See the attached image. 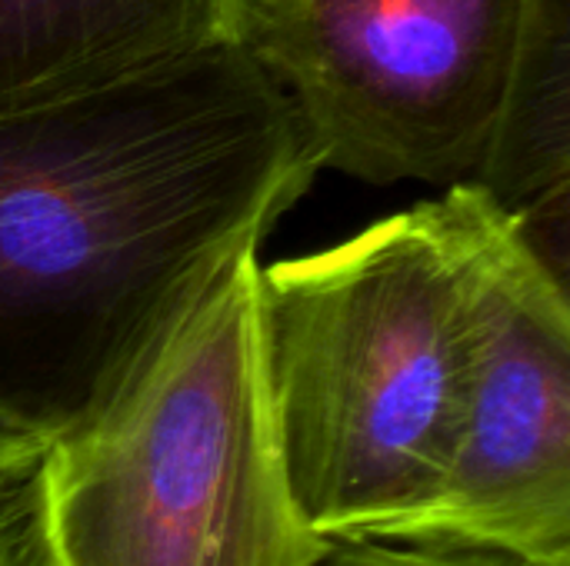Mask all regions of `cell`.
I'll use <instances>...</instances> for the list:
<instances>
[{
  "mask_svg": "<svg viewBox=\"0 0 570 566\" xmlns=\"http://www.w3.org/2000/svg\"><path fill=\"white\" fill-rule=\"evenodd\" d=\"M261 244L230 254L114 397L47 444L50 566H311L267 377Z\"/></svg>",
  "mask_w": 570,
  "mask_h": 566,
  "instance_id": "3",
  "label": "cell"
},
{
  "mask_svg": "<svg viewBox=\"0 0 570 566\" xmlns=\"http://www.w3.org/2000/svg\"><path fill=\"white\" fill-rule=\"evenodd\" d=\"M43 450H47V440L43 437L30 434L27 427L7 420L0 414V477L37 467L40 457H43Z\"/></svg>",
  "mask_w": 570,
  "mask_h": 566,
  "instance_id": "10",
  "label": "cell"
},
{
  "mask_svg": "<svg viewBox=\"0 0 570 566\" xmlns=\"http://www.w3.org/2000/svg\"><path fill=\"white\" fill-rule=\"evenodd\" d=\"M521 0H230L237 43L294 107L321 170L471 183L494 143Z\"/></svg>",
  "mask_w": 570,
  "mask_h": 566,
  "instance_id": "4",
  "label": "cell"
},
{
  "mask_svg": "<svg viewBox=\"0 0 570 566\" xmlns=\"http://www.w3.org/2000/svg\"><path fill=\"white\" fill-rule=\"evenodd\" d=\"M37 467L0 477V566H50Z\"/></svg>",
  "mask_w": 570,
  "mask_h": 566,
  "instance_id": "8",
  "label": "cell"
},
{
  "mask_svg": "<svg viewBox=\"0 0 570 566\" xmlns=\"http://www.w3.org/2000/svg\"><path fill=\"white\" fill-rule=\"evenodd\" d=\"M394 544L570 566V290L494 200L454 444Z\"/></svg>",
  "mask_w": 570,
  "mask_h": 566,
  "instance_id": "5",
  "label": "cell"
},
{
  "mask_svg": "<svg viewBox=\"0 0 570 566\" xmlns=\"http://www.w3.org/2000/svg\"><path fill=\"white\" fill-rule=\"evenodd\" d=\"M321 160L230 40L0 113V414L87 424Z\"/></svg>",
  "mask_w": 570,
  "mask_h": 566,
  "instance_id": "1",
  "label": "cell"
},
{
  "mask_svg": "<svg viewBox=\"0 0 570 566\" xmlns=\"http://www.w3.org/2000/svg\"><path fill=\"white\" fill-rule=\"evenodd\" d=\"M230 0H0V113L227 40Z\"/></svg>",
  "mask_w": 570,
  "mask_h": 566,
  "instance_id": "6",
  "label": "cell"
},
{
  "mask_svg": "<svg viewBox=\"0 0 570 566\" xmlns=\"http://www.w3.org/2000/svg\"><path fill=\"white\" fill-rule=\"evenodd\" d=\"M471 183L568 280L570 0H521L501 123Z\"/></svg>",
  "mask_w": 570,
  "mask_h": 566,
  "instance_id": "7",
  "label": "cell"
},
{
  "mask_svg": "<svg viewBox=\"0 0 570 566\" xmlns=\"http://www.w3.org/2000/svg\"><path fill=\"white\" fill-rule=\"evenodd\" d=\"M488 214L478 183H454L327 250L261 264L281 454L317 537L394 544L441 477Z\"/></svg>",
  "mask_w": 570,
  "mask_h": 566,
  "instance_id": "2",
  "label": "cell"
},
{
  "mask_svg": "<svg viewBox=\"0 0 570 566\" xmlns=\"http://www.w3.org/2000/svg\"><path fill=\"white\" fill-rule=\"evenodd\" d=\"M311 566H511L508 560L464 547L441 544H387V540H341L331 544Z\"/></svg>",
  "mask_w": 570,
  "mask_h": 566,
  "instance_id": "9",
  "label": "cell"
}]
</instances>
